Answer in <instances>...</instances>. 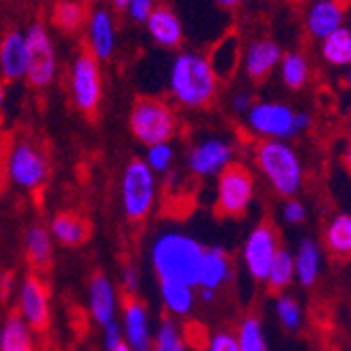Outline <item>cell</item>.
Instances as JSON below:
<instances>
[{
    "instance_id": "cell-1",
    "label": "cell",
    "mask_w": 351,
    "mask_h": 351,
    "mask_svg": "<svg viewBox=\"0 0 351 351\" xmlns=\"http://www.w3.org/2000/svg\"><path fill=\"white\" fill-rule=\"evenodd\" d=\"M169 88L177 104L189 110L208 108L219 90V80L208 57L196 51H181L171 63Z\"/></svg>"
},
{
    "instance_id": "cell-2",
    "label": "cell",
    "mask_w": 351,
    "mask_h": 351,
    "mask_svg": "<svg viewBox=\"0 0 351 351\" xmlns=\"http://www.w3.org/2000/svg\"><path fill=\"white\" fill-rule=\"evenodd\" d=\"M204 252L206 248L198 240L171 232L154 242L152 263L160 282H181L196 289Z\"/></svg>"
},
{
    "instance_id": "cell-3",
    "label": "cell",
    "mask_w": 351,
    "mask_h": 351,
    "mask_svg": "<svg viewBox=\"0 0 351 351\" xmlns=\"http://www.w3.org/2000/svg\"><path fill=\"white\" fill-rule=\"evenodd\" d=\"M254 162L269 185L284 198H293L301 189L303 169L297 152L284 141L263 139L254 145Z\"/></svg>"
},
{
    "instance_id": "cell-4",
    "label": "cell",
    "mask_w": 351,
    "mask_h": 351,
    "mask_svg": "<svg viewBox=\"0 0 351 351\" xmlns=\"http://www.w3.org/2000/svg\"><path fill=\"white\" fill-rule=\"evenodd\" d=\"M246 120L257 135L276 141L295 137L311 124V116L307 112H299L278 101H254L246 112Z\"/></svg>"
},
{
    "instance_id": "cell-5",
    "label": "cell",
    "mask_w": 351,
    "mask_h": 351,
    "mask_svg": "<svg viewBox=\"0 0 351 351\" xmlns=\"http://www.w3.org/2000/svg\"><path fill=\"white\" fill-rule=\"evenodd\" d=\"M129 124L135 139L147 147L169 143L177 135V114L158 97H137L131 108Z\"/></svg>"
},
{
    "instance_id": "cell-6",
    "label": "cell",
    "mask_w": 351,
    "mask_h": 351,
    "mask_svg": "<svg viewBox=\"0 0 351 351\" xmlns=\"http://www.w3.org/2000/svg\"><path fill=\"white\" fill-rule=\"evenodd\" d=\"M68 86L74 106L84 116H95L99 112L104 99V80L99 59L95 57L86 47L78 49L74 59L70 61L68 70Z\"/></svg>"
},
{
    "instance_id": "cell-7",
    "label": "cell",
    "mask_w": 351,
    "mask_h": 351,
    "mask_svg": "<svg viewBox=\"0 0 351 351\" xmlns=\"http://www.w3.org/2000/svg\"><path fill=\"white\" fill-rule=\"evenodd\" d=\"M254 198V177L252 171L242 162H230L219 173L215 215L221 219L244 217Z\"/></svg>"
},
{
    "instance_id": "cell-8",
    "label": "cell",
    "mask_w": 351,
    "mask_h": 351,
    "mask_svg": "<svg viewBox=\"0 0 351 351\" xmlns=\"http://www.w3.org/2000/svg\"><path fill=\"white\" fill-rule=\"evenodd\" d=\"M25 38V80L32 88H47L57 76V51L43 21L29 23Z\"/></svg>"
},
{
    "instance_id": "cell-9",
    "label": "cell",
    "mask_w": 351,
    "mask_h": 351,
    "mask_svg": "<svg viewBox=\"0 0 351 351\" xmlns=\"http://www.w3.org/2000/svg\"><path fill=\"white\" fill-rule=\"evenodd\" d=\"M9 177L23 189L38 194L49 177V154L38 139H13L9 156Z\"/></svg>"
},
{
    "instance_id": "cell-10",
    "label": "cell",
    "mask_w": 351,
    "mask_h": 351,
    "mask_svg": "<svg viewBox=\"0 0 351 351\" xmlns=\"http://www.w3.org/2000/svg\"><path fill=\"white\" fill-rule=\"evenodd\" d=\"M156 200V179L145 160L135 158L124 169L122 175V204L124 215L133 223H141L154 208Z\"/></svg>"
},
{
    "instance_id": "cell-11",
    "label": "cell",
    "mask_w": 351,
    "mask_h": 351,
    "mask_svg": "<svg viewBox=\"0 0 351 351\" xmlns=\"http://www.w3.org/2000/svg\"><path fill=\"white\" fill-rule=\"evenodd\" d=\"M280 232L271 219H263L254 228L244 244V263L250 276L257 282H265L267 271L271 267V261L276 252L280 250Z\"/></svg>"
},
{
    "instance_id": "cell-12",
    "label": "cell",
    "mask_w": 351,
    "mask_h": 351,
    "mask_svg": "<svg viewBox=\"0 0 351 351\" xmlns=\"http://www.w3.org/2000/svg\"><path fill=\"white\" fill-rule=\"evenodd\" d=\"M21 317L27 328L36 332H45L49 328V289L36 274H29L21 284Z\"/></svg>"
},
{
    "instance_id": "cell-13",
    "label": "cell",
    "mask_w": 351,
    "mask_h": 351,
    "mask_svg": "<svg viewBox=\"0 0 351 351\" xmlns=\"http://www.w3.org/2000/svg\"><path fill=\"white\" fill-rule=\"evenodd\" d=\"M232 156L234 149L228 141L210 137L194 145V149L187 156V167L198 177H208L226 169L232 162Z\"/></svg>"
},
{
    "instance_id": "cell-14",
    "label": "cell",
    "mask_w": 351,
    "mask_h": 351,
    "mask_svg": "<svg viewBox=\"0 0 351 351\" xmlns=\"http://www.w3.org/2000/svg\"><path fill=\"white\" fill-rule=\"evenodd\" d=\"M86 49L97 57L99 61H106L116 51V19L114 13L106 7L95 9L86 17Z\"/></svg>"
},
{
    "instance_id": "cell-15",
    "label": "cell",
    "mask_w": 351,
    "mask_h": 351,
    "mask_svg": "<svg viewBox=\"0 0 351 351\" xmlns=\"http://www.w3.org/2000/svg\"><path fill=\"white\" fill-rule=\"evenodd\" d=\"M282 59V49L271 38H254L242 53V66L252 82H263Z\"/></svg>"
},
{
    "instance_id": "cell-16",
    "label": "cell",
    "mask_w": 351,
    "mask_h": 351,
    "mask_svg": "<svg viewBox=\"0 0 351 351\" xmlns=\"http://www.w3.org/2000/svg\"><path fill=\"white\" fill-rule=\"evenodd\" d=\"M120 295H122V309H124L126 343H129L133 351H152L147 309L143 301L133 293H120Z\"/></svg>"
},
{
    "instance_id": "cell-17",
    "label": "cell",
    "mask_w": 351,
    "mask_h": 351,
    "mask_svg": "<svg viewBox=\"0 0 351 351\" xmlns=\"http://www.w3.org/2000/svg\"><path fill=\"white\" fill-rule=\"evenodd\" d=\"M149 38L162 49H179L183 43V25L177 13L167 5H156L145 19Z\"/></svg>"
},
{
    "instance_id": "cell-18",
    "label": "cell",
    "mask_w": 351,
    "mask_h": 351,
    "mask_svg": "<svg viewBox=\"0 0 351 351\" xmlns=\"http://www.w3.org/2000/svg\"><path fill=\"white\" fill-rule=\"evenodd\" d=\"M345 9L339 0H315L305 13V27L309 36L315 40H324L335 29L343 27L345 23Z\"/></svg>"
},
{
    "instance_id": "cell-19",
    "label": "cell",
    "mask_w": 351,
    "mask_h": 351,
    "mask_svg": "<svg viewBox=\"0 0 351 351\" xmlns=\"http://www.w3.org/2000/svg\"><path fill=\"white\" fill-rule=\"evenodd\" d=\"M0 76L9 82L25 78V38L19 29L7 32L0 40Z\"/></svg>"
},
{
    "instance_id": "cell-20",
    "label": "cell",
    "mask_w": 351,
    "mask_h": 351,
    "mask_svg": "<svg viewBox=\"0 0 351 351\" xmlns=\"http://www.w3.org/2000/svg\"><path fill=\"white\" fill-rule=\"evenodd\" d=\"M90 221L76 210H61L51 221V234L63 246H82L90 240Z\"/></svg>"
},
{
    "instance_id": "cell-21",
    "label": "cell",
    "mask_w": 351,
    "mask_h": 351,
    "mask_svg": "<svg viewBox=\"0 0 351 351\" xmlns=\"http://www.w3.org/2000/svg\"><path fill=\"white\" fill-rule=\"evenodd\" d=\"M230 276H232V261L228 257V252L223 248H206L196 289L217 293L219 286L226 284Z\"/></svg>"
},
{
    "instance_id": "cell-22",
    "label": "cell",
    "mask_w": 351,
    "mask_h": 351,
    "mask_svg": "<svg viewBox=\"0 0 351 351\" xmlns=\"http://www.w3.org/2000/svg\"><path fill=\"white\" fill-rule=\"evenodd\" d=\"M88 297H90V311L93 317L101 326L114 322V289L112 282L104 271H95L88 282Z\"/></svg>"
},
{
    "instance_id": "cell-23",
    "label": "cell",
    "mask_w": 351,
    "mask_h": 351,
    "mask_svg": "<svg viewBox=\"0 0 351 351\" xmlns=\"http://www.w3.org/2000/svg\"><path fill=\"white\" fill-rule=\"evenodd\" d=\"M25 257L32 269L47 271L53 263V242L45 226L36 223L25 234Z\"/></svg>"
},
{
    "instance_id": "cell-24",
    "label": "cell",
    "mask_w": 351,
    "mask_h": 351,
    "mask_svg": "<svg viewBox=\"0 0 351 351\" xmlns=\"http://www.w3.org/2000/svg\"><path fill=\"white\" fill-rule=\"evenodd\" d=\"M240 59H242V53H240L238 38L236 36H226L215 47V51L210 53L208 63H210L217 80H223V78H230L238 70Z\"/></svg>"
},
{
    "instance_id": "cell-25",
    "label": "cell",
    "mask_w": 351,
    "mask_h": 351,
    "mask_svg": "<svg viewBox=\"0 0 351 351\" xmlns=\"http://www.w3.org/2000/svg\"><path fill=\"white\" fill-rule=\"evenodd\" d=\"M322 59L332 68H347L351 63V29L347 25L335 29L324 40H320Z\"/></svg>"
},
{
    "instance_id": "cell-26",
    "label": "cell",
    "mask_w": 351,
    "mask_h": 351,
    "mask_svg": "<svg viewBox=\"0 0 351 351\" xmlns=\"http://www.w3.org/2000/svg\"><path fill=\"white\" fill-rule=\"evenodd\" d=\"M86 17H88L86 5L80 3V0H57L53 7L51 21L57 29L72 34V32H78L80 27H84Z\"/></svg>"
},
{
    "instance_id": "cell-27",
    "label": "cell",
    "mask_w": 351,
    "mask_h": 351,
    "mask_svg": "<svg viewBox=\"0 0 351 351\" xmlns=\"http://www.w3.org/2000/svg\"><path fill=\"white\" fill-rule=\"evenodd\" d=\"M278 66H280L282 82L286 88L299 90L309 82V61L303 53H299V51L282 53V59Z\"/></svg>"
},
{
    "instance_id": "cell-28",
    "label": "cell",
    "mask_w": 351,
    "mask_h": 351,
    "mask_svg": "<svg viewBox=\"0 0 351 351\" xmlns=\"http://www.w3.org/2000/svg\"><path fill=\"white\" fill-rule=\"evenodd\" d=\"M295 261V274L299 278V282L305 286H313L317 280V274H320V248L313 240H303L299 250H297V257H293Z\"/></svg>"
},
{
    "instance_id": "cell-29",
    "label": "cell",
    "mask_w": 351,
    "mask_h": 351,
    "mask_svg": "<svg viewBox=\"0 0 351 351\" xmlns=\"http://www.w3.org/2000/svg\"><path fill=\"white\" fill-rule=\"evenodd\" d=\"M0 351H34L32 335L21 313H11L0 332Z\"/></svg>"
},
{
    "instance_id": "cell-30",
    "label": "cell",
    "mask_w": 351,
    "mask_h": 351,
    "mask_svg": "<svg viewBox=\"0 0 351 351\" xmlns=\"http://www.w3.org/2000/svg\"><path fill=\"white\" fill-rule=\"evenodd\" d=\"M160 295L173 315H187L196 301V289L181 282H160Z\"/></svg>"
},
{
    "instance_id": "cell-31",
    "label": "cell",
    "mask_w": 351,
    "mask_h": 351,
    "mask_svg": "<svg viewBox=\"0 0 351 351\" xmlns=\"http://www.w3.org/2000/svg\"><path fill=\"white\" fill-rule=\"evenodd\" d=\"M326 246L332 257L347 259L351 254V217L347 213L337 215L326 228Z\"/></svg>"
},
{
    "instance_id": "cell-32",
    "label": "cell",
    "mask_w": 351,
    "mask_h": 351,
    "mask_svg": "<svg viewBox=\"0 0 351 351\" xmlns=\"http://www.w3.org/2000/svg\"><path fill=\"white\" fill-rule=\"evenodd\" d=\"M295 278V261H293V254L286 250V248H280L276 252V257L271 261V267L267 271V289L269 293L274 295H280L286 286H289Z\"/></svg>"
},
{
    "instance_id": "cell-33",
    "label": "cell",
    "mask_w": 351,
    "mask_h": 351,
    "mask_svg": "<svg viewBox=\"0 0 351 351\" xmlns=\"http://www.w3.org/2000/svg\"><path fill=\"white\" fill-rule=\"evenodd\" d=\"M238 347L240 351H267L263 326L254 315H248L240 326L238 335Z\"/></svg>"
},
{
    "instance_id": "cell-34",
    "label": "cell",
    "mask_w": 351,
    "mask_h": 351,
    "mask_svg": "<svg viewBox=\"0 0 351 351\" xmlns=\"http://www.w3.org/2000/svg\"><path fill=\"white\" fill-rule=\"evenodd\" d=\"M154 351H187V345L181 337V330L171 317L162 320L160 328H158Z\"/></svg>"
},
{
    "instance_id": "cell-35",
    "label": "cell",
    "mask_w": 351,
    "mask_h": 351,
    "mask_svg": "<svg viewBox=\"0 0 351 351\" xmlns=\"http://www.w3.org/2000/svg\"><path fill=\"white\" fill-rule=\"evenodd\" d=\"M276 309H278V317H280V322L286 330H297L301 326V320H303V315H301V307L299 303L289 297V295H280L278 297V303H276Z\"/></svg>"
},
{
    "instance_id": "cell-36",
    "label": "cell",
    "mask_w": 351,
    "mask_h": 351,
    "mask_svg": "<svg viewBox=\"0 0 351 351\" xmlns=\"http://www.w3.org/2000/svg\"><path fill=\"white\" fill-rule=\"evenodd\" d=\"M173 158H175V149L171 147V143H158L147 149L145 165L149 167L152 173H167L171 169Z\"/></svg>"
},
{
    "instance_id": "cell-37",
    "label": "cell",
    "mask_w": 351,
    "mask_h": 351,
    "mask_svg": "<svg viewBox=\"0 0 351 351\" xmlns=\"http://www.w3.org/2000/svg\"><path fill=\"white\" fill-rule=\"evenodd\" d=\"M13 147V137L5 131H0V196L9 181V156Z\"/></svg>"
},
{
    "instance_id": "cell-38",
    "label": "cell",
    "mask_w": 351,
    "mask_h": 351,
    "mask_svg": "<svg viewBox=\"0 0 351 351\" xmlns=\"http://www.w3.org/2000/svg\"><path fill=\"white\" fill-rule=\"evenodd\" d=\"M206 351H240L238 347V337L230 330H221L208 341Z\"/></svg>"
},
{
    "instance_id": "cell-39",
    "label": "cell",
    "mask_w": 351,
    "mask_h": 351,
    "mask_svg": "<svg viewBox=\"0 0 351 351\" xmlns=\"http://www.w3.org/2000/svg\"><path fill=\"white\" fill-rule=\"evenodd\" d=\"M156 9V0H129V7H126V13L135 23H145V19L149 17V13Z\"/></svg>"
},
{
    "instance_id": "cell-40",
    "label": "cell",
    "mask_w": 351,
    "mask_h": 351,
    "mask_svg": "<svg viewBox=\"0 0 351 351\" xmlns=\"http://www.w3.org/2000/svg\"><path fill=\"white\" fill-rule=\"evenodd\" d=\"M307 217V210L305 206L299 202V200H286L284 204V219L293 223V226H299V223H303Z\"/></svg>"
},
{
    "instance_id": "cell-41",
    "label": "cell",
    "mask_w": 351,
    "mask_h": 351,
    "mask_svg": "<svg viewBox=\"0 0 351 351\" xmlns=\"http://www.w3.org/2000/svg\"><path fill=\"white\" fill-rule=\"evenodd\" d=\"M254 101H252V97H250V93H246V90H238L234 97H232V108H234V112H238V114H246L248 110H250V106H252Z\"/></svg>"
},
{
    "instance_id": "cell-42",
    "label": "cell",
    "mask_w": 351,
    "mask_h": 351,
    "mask_svg": "<svg viewBox=\"0 0 351 351\" xmlns=\"http://www.w3.org/2000/svg\"><path fill=\"white\" fill-rule=\"evenodd\" d=\"M106 328V347H108V351L118 343V341H122V328H120V324L114 320V322H110L108 326H104Z\"/></svg>"
},
{
    "instance_id": "cell-43",
    "label": "cell",
    "mask_w": 351,
    "mask_h": 351,
    "mask_svg": "<svg viewBox=\"0 0 351 351\" xmlns=\"http://www.w3.org/2000/svg\"><path fill=\"white\" fill-rule=\"evenodd\" d=\"M110 11H118V13H122V11H126V7H129V0H110Z\"/></svg>"
},
{
    "instance_id": "cell-44",
    "label": "cell",
    "mask_w": 351,
    "mask_h": 351,
    "mask_svg": "<svg viewBox=\"0 0 351 351\" xmlns=\"http://www.w3.org/2000/svg\"><path fill=\"white\" fill-rule=\"evenodd\" d=\"M215 3H217L221 9H236V7H240L242 0H215Z\"/></svg>"
},
{
    "instance_id": "cell-45",
    "label": "cell",
    "mask_w": 351,
    "mask_h": 351,
    "mask_svg": "<svg viewBox=\"0 0 351 351\" xmlns=\"http://www.w3.org/2000/svg\"><path fill=\"white\" fill-rule=\"evenodd\" d=\"M110 351H133V349L129 347V343H126V341L122 339V341H118V343H116V345H114Z\"/></svg>"
},
{
    "instance_id": "cell-46",
    "label": "cell",
    "mask_w": 351,
    "mask_h": 351,
    "mask_svg": "<svg viewBox=\"0 0 351 351\" xmlns=\"http://www.w3.org/2000/svg\"><path fill=\"white\" fill-rule=\"evenodd\" d=\"M5 104V86H3V80H0V108Z\"/></svg>"
},
{
    "instance_id": "cell-47",
    "label": "cell",
    "mask_w": 351,
    "mask_h": 351,
    "mask_svg": "<svg viewBox=\"0 0 351 351\" xmlns=\"http://www.w3.org/2000/svg\"><path fill=\"white\" fill-rule=\"evenodd\" d=\"M80 3H84V5H90V3H97V0H80Z\"/></svg>"
}]
</instances>
